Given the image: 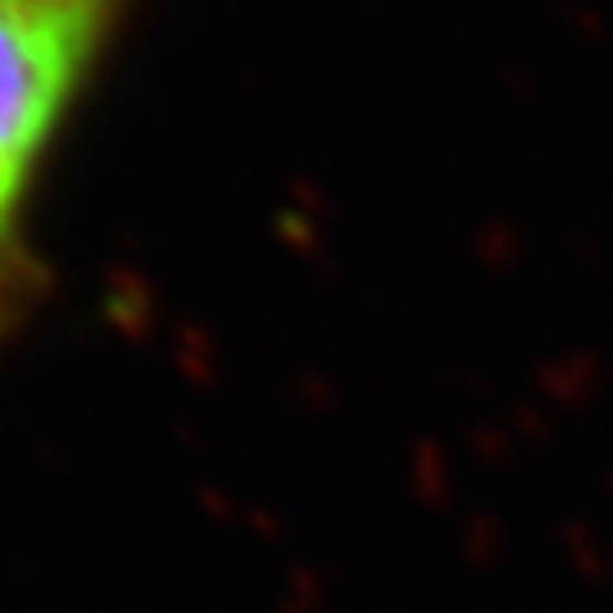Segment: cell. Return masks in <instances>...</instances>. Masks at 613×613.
<instances>
[{
  "label": "cell",
  "mask_w": 613,
  "mask_h": 613,
  "mask_svg": "<svg viewBox=\"0 0 613 613\" xmlns=\"http://www.w3.org/2000/svg\"><path fill=\"white\" fill-rule=\"evenodd\" d=\"M141 0H0V346L46 295L36 201L55 150Z\"/></svg>",
  "instance_id": "obj_1"
}]
</instances>
